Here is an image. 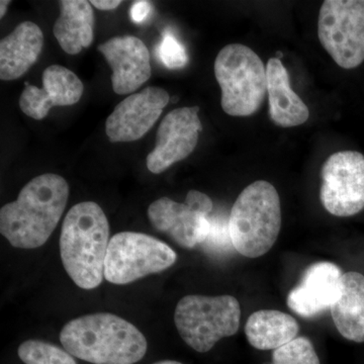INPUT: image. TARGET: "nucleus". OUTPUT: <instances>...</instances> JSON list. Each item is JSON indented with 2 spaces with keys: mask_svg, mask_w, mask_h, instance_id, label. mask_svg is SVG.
I'll list each match as a JSON object with an SVG mask.
<instances>
[{
  "mask_svg": "<svg viewBox=\"0 0 364 364\" xmlns=\"http://www.w3.org/2000/svg\"><path fill=\"white\" fill-rule=\"evenodd\" d=\"M240 320V304L232 296L191 294L178 301L174 312V323L182 340L200 353L210 351L225 337L236 334Z\"/></svg>",
  "mask_w": 364,
  "mask_h": 364,
  "instance_id": "obj_6",
  "label": "nucleus"
},
{
  "mask_svg": "<svg viewBox=\"0 0 364 364\" xmlns=\"http://www.w3.org/2000/svg\"><path fill=\"white\" fill-rule=\"evenodd\" d=\"M20 97V107L26 116L33 119H45L54 107L77 104L85 86L76 74L60 65L47 67L43 72V88L25 82Z\"/></svg>",
  "mask_w": 364,
  "mask_h": 364,
  "instance_id": "obj_13",
  "label": "nucleus"
},
{
  "mask_svg": "<svg viewBox=\"0 0 364 364\" xmlns=\"http://www.w3.org/2000/svg\"><path fill=\"white\" fill-rule=\"evenodd\" d=\"M111 66L112 90L117 95L133 93L151 77L150 53L134 36L112 38L98 46Z\"/></svg>",
  "mask_w": 364,
  "mask_h": 364,
  "instance_id": "obj_12",
  "label": "nucleus"
},
{
  "mask_svg": "<svg viewBox=\"0 0 364 364\" xmlns=\"http://www.w3.org/2000/svg\"><path fill=\"white\" fill-rule=\"evenodd\" d=\"M53 33L67 54L76 55L90 47L95 39V14L90 2L62 0Z\"/></svg>",
  "mask_w": 364,
  "mask_h": 364,
  "instance_id": "obj_19",
  "label": "nucleus"
},
{
  "mask_svg": "<svg viewBox=\"0 0 364 364\" xmlns=\"http://www.w3.org/2000/svg\"><path fill=\"white\" fill-rule=\"evenodd\" d=\"M160 61L168 69H181L188 63V55L186 48L174 37L166 32L157 47Z\"/></svg>",
  "mask_w": 364,
  "mask_h": 364,
  "instance_id": "obj_23",
  "label": "nucleus"
},
{
  "mask_svg": "<svg viewBox=\"0 0 364 364\" xmlns=\"http://www.w3.org/2000/svg\"><path fill=\"white\" fill-rule=\"evenodd\" d=\"M90 4L97 7V9H100V11H112V9L121 6L122 1H117V0H92Z\"/></svg>",
  "mask_w": 364,
  "mask_h": 364,
  "instance_id": "obj_26",
  "label": "nucleus"
},
{
  "mask_svg": "<svg viewBox=\"0 0 364 364\" xmlns=\"http://www.w3.org/2000/svg\"><path fill=\"white\" fill-rule=\"evenodd\" d=\"M147 214L155 230L166 234L183 248H195L203 243L212 231L208 215L196 212L188 203H176L169 198L151 203Z\"/></svg>",
  "mask_w": 364,
  "mask_h": 364,
  "instance_id": "obj_14",
  "label": "nucleus"
},
{
  "mask_svg": "<svg viewBox=\"0 0 364 364\" xmlns=\"http://www.w3.org/2000/svg\"><path fill=\"white\" fill-rule=\"evenodd\" d=\"M215 76L227 114L250 117L259 111L267 93V67L252 49L242 44L223 48L215 58Z\"/></svg>",
  "mask_w": 364,
  "mask_h": 364,
  "instance_id": "obj_5",
  "label": "nucleus"
},
{
  "mask_svg": "<svg viewBox=\"0 0 364 364\" xmlns=\"http://www.w3.org/2000/svg\"><path fill=\"white\" fill-rule=\"evenodd\" d=\"M44 35L33 21H23L0 41V78L16 80L25 75L39 59Z\"/></svg>",
  "mask_w": 364,
  "mask_h": 364,
  "instance_id": "obj_16",
  "label": "nucleus"
},
{
  "mask_svg": "<svg viewBox=\"0 0 364 364\" xmlns=\"http://www.w3.org/2000/svg\"><path fill=\"white\" fill-rule=\"evenodd\" d=\"M342 275L341 269L334 263H314L306 268L298 286L289 291L287 306L304 318L324 312L338 298Z\"/></svg>",
  "mask_w": 364,
  "mask_h": 364,
  "instance_id": "obj_15",
  "label": "nucleus"
},
{
  "mask_svg": "<svg viewBox=\"0 0 364 364\" xmlns=\"http://www.w3.org/2000/svg\"><path fill=\"white\" fill-rule=\"evenodd\" d=\"M186 203L193 208L196 212L205 215L210 214L213 210L212 200L205 193L198 191H189L186 198Z\"/></svg>",
  "mask_w": 364,
  "mask_h": 364,
  "instance_id": "obj_24",
  "label": "nucleus"
},
{
  "mask_svg": "<svg viewBox=\"0 0 364 364\" xmlns=\"http://www.w3.org/2000/svg\"><path fill=\"white\" fill-rule=\"evenodd\" d=\"M299 331L296 318L275 310L257 311L245 325L249 343L259 350H275L296 338Z\"/></svg>",
  "mask_w": 364,
  "mask_h": 364,
  "instance_id": "obj_20",
  "label": "nucleus"
},
{
  "mask_svg": "<svg viewBox=\"0 0 364 364\" xmlns=\"http://www.w3.org/2000/svg\"><path fill=\"white\" fill-rule=\"evenodd\" d=\"M69 198L68 182L54 173L35 177L0 210V233L14 248L44 245L58 226Z\"/></svg>",
  "mask_w": 364,
  "mask_h": 364,
  "instance_id": "obj_1",
  "label": "nucleus"
},
{
  "mask_svg": "<svg viewBox=\"0 0 364 364\" xmlns=\"http://www.w3.org/2000/svg\"><path fill=\"white\" fill-rule=\"evenodd\" d=\"M272 364H320V359L310 339L296 337L273 350Z\"/></svg>",
  "mask_w": 364,
  "mask_h": 364,
  "instance_id": "obj_22",
  "label": "nucleus"
},
{
  "mask_svg": "<svg viewBox=\"0 0 364 364\" xmlns=\"http://www.w3.org/2000/svg\"><path fill=\"white\" fill-rule=\"evenodd\" d=\"M153 364H182V363H178V361H174V360H163V361H159V363H155Z\"/></svg>",
  "mask_w": 364,
  "mask_h": 364,
  "instance_id": "obj_28",
  "label": "nucleus"
},
{
  "mask_svg": "<svg viewBox=\"0 0 364 364\" xmlns=\"http://www.w3.org/2000/svg\"><path fill=\"white\" fill-rule=\"evenodd\" d=\"M18 354L26 364H77L69 352L42 340H26L18 347Z\"/></svg>",
  "mask_w": 364,
  "mask_h": 364,
  "instance_id": "obj_21",
  "label": "nucleus"
},
{
  "mask_svg": "<svg viewBox=\"0 0 364 364\" xmlns=\"http://www.w3.org/2000/svg\"><path fill=\"white\" fill-rule=\"evenodd\" d=\"M169 95L157 86H148L124 98L107 117L105 133L112 143L140 140L153 128L168 105Z\"/></svg>",
  "mask_w": 364,
  "mask_h": 364,
  "instance_id": "obj_11",
  "label": "nucleus"
},
{
  "mask_svg": "<svg viewBox=\"0 0 364 364\" xmlns=\"http://www.w3.org/2000/svg\"><path fill=\"white\" fill-rule=\"evenodd\" d=\"M9 4H11V1H4V0H2L1 2H0V18H4V16H6L7 7H9Z\"/></svg>",
  "mask_w": 364,
  "mask_h": 364,
  "instance_id": "obj_27",
  "label": "nucleus"
},
{
  "mask_svg": "<svg viewBox=\"0 0 364 364\" xmlns=\"http://www.w3.org/2000/svg\"><path fill=\"white\" fill-rule=\"evenodd\" d=\"M282 229V208L277 189L258 181L244 189L229 218V236L241 255L257 258L274 245Z\"/></svg>",
  "mask_w": 364,
  "mask_h": 364,
  "instance_id": "obj_4",
  "label": "nucleus"
},
{
  "mask_svg": "<svg viewBox=\"0 0 364 364\" xmlns=\"http://www.w3.org/2000/svg\"><path fill=\"white\" fill-rule=\"evenodd\" d=\"M320 200L335 217L358 215L364 208V156L356 151H339L323 164Z\"/></svg>",
  "mask_w": 364,
  "mask_h": 364,
  "instance_id": "obj_9",
  "label": "nucleus"
},
{
  "mask_svg": "<svg viewBox=\"0 0 364 364\" xmlns=\"http://www.w3.org/2000/svg\"><path fill=\"white\" fill-rule=\"evenodd\" d=\"M321 45L335 63L354 69L364 61V0H326L318 13Z\"/></svg>",
  "mask_w": 364,
  "mask_h": 364,
  "instance_id": "obj_8",
  "label": "nucleus"
},
{
  "mask_svg": "<svg viewBox=\"0 0 364 364\" xmlns=\"http://www.w3.org/2000/svg\"><path fill=\"white\" fill-rule=\"evenodd\" d=\"M334 324L345 339L364 342V277L344 273L340 280L338 298L330 306Z\"/></svg>",
  "mask_w": 364,
  "mask_h": 364,
  "instance_id": "obj_18",
  "label": "nucleus"
},
{
  "mask_svg": "<svg viewBox=\"0 0 364 364\" xmlns=\"http://www.w3.org/2000/svg\"><path fill=\"white\" fill-rule=\"evenodd\" d=\"M200 107L173 109L162 119L157 132L156 146L147 157L150 172L160 174L188 158L198 145L202 122Z\"/></svg>",
  "mask_w": 364,
  "mask_h": 364,
  "instance_id": "obj_10",
  "label": "nucleus"
},
{
  "mask_svg": "<svg viewBox=\"0 0 364 364\" xmlns=\"http://www.w3.org/2000/svg\"><path fill=\"white\" fill-rule=\"evenodd\" d=\"M153 14V6L149 1L140 0L134 2L131 7L132 21L136 23H143L149 20Z\"/></svg>",
  "mask_w": 364,
  "mask_h": 364,
  "instance_id": "obj_25",
  "label": "nucleus"
},
{
  "mask_svg": "<svg viewBox=\"0 0 364 364\" xmlns=\"http://www.w3.org/2000/svg\"><path fill=\"white\" fill-rule=\"evenodd\" d=\"M60 341L71 355L93 364H134L148 348L138 328L109 313L69 321L60 333Z\"/></svg>",
  "mask_w": 364,
  "mask_h": 364,
  "instance_id": "obj_2",
  "label": "nucleus"
},
{
  "mask_svg": "<svg viewBox=\"0 0 364 364\" xmlns=\"http://www.w3.org/2000/svg\"><path fill=\"white\" fill-rule=\"evenodd\" d=\"M109 224L97 203L73 205L62 225L60 255L67 274L83 289H97L105 277Z\"/></svg>",
  "mask_w": 364,
  "mask_h": 364,
  "instance_id": "obj_3",
  "label": "nucleus"
},
{
  "mask_svg": "<svg viewBox=\"0 0 364 364\" xmlns=\"http://www.w3.org/2000/svg\"><path fill=\"white\" fill-rule=\"evenodd\" d=\"M267 95L270 119L282 128H293L305 124L310 111L291 86L289 72L279 58L268 60Z\"/></svg>",
  "mask_w": 364,
  "mask_h": 364,
  "instance_id": "obj_17",
  "label": "nucleus"
},
{
  "mask_svg": "<svg viewBox=\"0 0 364 364\" xmlns=\"http://www.w3.org/2000/svg\"><path fill=\"white\" fill-rule=\"evenodd\" d=\"M176 259V251L164 242L147 234L121 232L109 240L105 279L123 286L168 269Z\"/></svg>",
  "mask_w": 364,
  "mask_h": 364,
  "instance_id": "obj_7",
  "label": "nucleus"
}]
</instances>
